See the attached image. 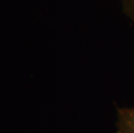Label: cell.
Masks as SVG:
<instances>
[{"label":"cell","instance_id":"obj_1","mask_svg":"<svg viewBox=\"0 0 134 133\" xmlns=\"http://www.w3.org/2000/svg\"><path fill=\"white\" fill-rule=\"evenodd\" d=\"M117 133H134V108H118Z\"/></svg>","mask_w":134,"mask_h":133},{"label":"cell","instance_id":"obj_2","mask_svg":"<svg viewBox=\"0 0 134 133\" xmlns=\"http://www.w3.org/2000/svg\"><path fill=\"white\" fill-rule=\"evenodd\" d=\"M121 4L124 14L134 22V0H121Z\"/></svg>","mask_w":134,"mask_h":133}]
</instances>
